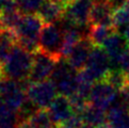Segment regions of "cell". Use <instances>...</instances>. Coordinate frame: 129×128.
Listing matches in <instances>:
<instances>
[{"label": "cell", "mask_w": 129, "mask_h": 128, "mask_svg": "<svg viewBox=\"0 0 129 128\" xmlns=\"http://www.w3.org/2000/svg\"><path fill=\"white\" fill-rule=\"evenodd\" d=\"M33 56L34 53L29 52L17 44L1 68L2 77L16 81H29Z\"/></svg>", "instance_id": "1"}, {"label": "cell", "mask_w": 129, "mask_h": 128, "mask_svg": "<svg viewBox=\"0 0 129 128\" xmlns=\"http://www.w3.org/2000/svg\"><path fill=\"white\" fill-rule=\"evenodd\" d=\"M45 22L38 14L22 15L19 24L17 25L14 33L17 44L31 53L39 50V40Z\"/></svg>", "instance_id": "2"}, {"label": "cell", "mask_w": 129, "mask_h": 128, "mask_svg": "<svg viewBox=\"0 0 129 128\" xmlns=\"http://www.w3.org/2000/svg\"><path fill=\"white\" fill-rule=\"evenodd\" d=\"M29 81H16L9 78H2L0 80V99L1 103L7 105L17 112L28 102L27 98V88Z\"/></svg>", "instance_id": "3"}, {"label": "cell", "mask_w": 129, "mask_h": 128, "mask_svg": "<svg viewBox=\"0 0 129 128\" xmlns=\"http://www.w3.org/2000/svg\"><path fill=\"white\" fill-rule=\"evenodd\" d=\"M78 73L79 72H76L73 67H71L67 61H64L63 59L57 63V66L51 76V81L56 85L60 95L70 98L77 93L79 86Z\"/></svg>", "instance_id": "4"}, {"label": "cell", "mask_w": 129, "mask_h": 128, "mask_svg": "<svg viewBox=\"0 0 129 128\" xmlns=\"http://www.w3.org/2000/svg\"><path fill=\"white\" fill-rule=\"evenodd\" d=\"M111 70V62L105 49L103 47H94L84 70L79 73L86 80L95 83L105 80Z\"/></svg>", "instance_id": "5"}, {"label": "cell", "mask_w": 129, "mask_h": 128, "mask_svg": "<svg viewBox=\"0 0 129 128\" xmlns=\"http://www.w3.org/2000/svg\"><path fill=\"white\" fill-rule=\"evenodd\" d=\"M39 49L60 61L63 59V30L56 24H45L40 34Z\"/></svg>", "instance_id": "6"}, {"label": "cell", "mask_w": 129, "mask_h": 128, "mask_svg": "<svg viewBox=\"0 0 129 128\" xmlns=\"http://www.w3.org/2000/svg\"><path fill=\"white\" fill-rule=\"evenodd\" d=\"M57 88L51 80L29 83L27 98L36 109H46L57 97Z\"/></svg>", "instance_id": "7"}, {"label": "cell", "mask_w": 129, "mask_h": 128, "mask_svg": "<svg viewBox=\"0 0 129 128\" xmlns=\"http://www.w3.org/2000/svg\"><path fill=\"white\" fill-rule=\"evenodd\" d=\"M118 91L108 81L101 80L95 82L89 96V104L94 107L108 111V109L116 102Z\"/></svg>", "instance_id": "8"}, {"label": "cell", "mask_w": 129, "mask_h": 128, "mask_svg": "<svg viewBox=\"0 0 129 128\" xmlns=\"http://www.w3.org/2000/svg\"><path fill=\"white\" fill-rule=\"evenodd\" d=\"M94 0H70L66 3L64 16L66 20L79 27L90 26V15Z\"/></svg>", "instance_id": "9"}, {"label": "cell", "mask_w": 129, "mask_h": 128, "mask_svg": "<svg viewBox=\"0 0 129 128\" xmlns=\"http://www.w3.org/2000/svg\"><path fill=\"white\" fill-rule=\"evenodd\" d=\"M58 62L59 61H57L56 59L39 49L33 56V64H32L29 76V82L33 83V82L49 80V78H51Z\"/></svg>", "instance_id": "10"}, {"label": "cell", "mask_w": 129, "mask_h": 128, "mask_svg": "<svg viewBox=\"0 0 129 128\" xmlns=\"http://www.w3.org/2000/svg\"><path fill=\"white\" fill-rule=\"evenodd\" d=\"M93 48H94V46H93V44L91 43L89 38L82 39L80 42L74 47L71 53L68 54V57L66 59L67 63L70 64L71 67H73L76 72H81L82 70H84Z\"/></svg>", "instance_id": "11"}, {"label": "cell", "mask_w": 129, "mask_h": 128, "mask_svg": "<svg viewBox=\"0 0 129 128\" xmlns=\"http://www.w3.org/2000/svg\"><path fill=\"white\" fill-rule=\"evenodd\" d=\"M103 48L107 52L108 57L110 59L112 70H119L118 68L119 59H121L122 54L125 52V50L128 48V45L126 43L125 39H124L123 34L118 31H115L107 40V42L105 43Z\"/></svg>", "instance_id": "12"}, {"label": "cell", "mask_w": 129, "mask_h": 128, "mask_svg": "<svg viewBox=\"0 0 129 128\" xmlns=\"http://www.w3.org/2000/svg\"><path fill=\"white\" fill-rule=\"evenodd\" d=\"M67 2L63 0H45L36 14L45 24H54L63 18Z\"/></svg>", "instance_id": "13"}, {"label": "cell", "mask_w": 129, "mask_h": 128, "mask_svg": "<svg viewBox=\"0 0 129 128\" xmlns=\"http://www.w3.org/2000/svg\"><path fill=\"white\" fill-rule=\"evenodd\" d=\"M47 111L50 117H51L52 122L54 123V125L57 126L75 113L73 110L70 98L63 95H59L54 98L51 105L47 108Z\"/></svg>", "instance_id": "14"}, {"label": "cell", "mask_w": 129, "mask_h": 128, "mask_svg": "<svg viewBox=\"0 0 129 128\" xmlns=\"http://www.w3.org/2000/svg\"><path fill=\"white\" fill-rule=\"evenodd\" d=\"M113 10L107 0H94L90 15V26H112Z\"/></svg>", "instance_id": "15"}, {"label": "cell", "mask_w": 129, "mask_h": 128, "mask_svg": "<svg viewBox=\"0 0 129 128\" xmlns=\"http://www.w3.org/2000/svg\"><path fill=\"white\" fill-rule=\"evenodd\" d=\"M107 125L110 128H129V111L117 99L107 111Z\"/></svg>", "instance_id": "16"}, {"label": "cell", "mask_w": 129, "mask_h": 128, "mask_svg": "<svg viewBox=\"0 0 129 128\" xmlns=\"http://www.w3.org/2000/svg\"><path fill=\"white\" fill-rule=\"evenodd\" d=\"M16 45L17 39L14 32L7 29H0V71Z\"/></svg>", "instance_id": "17"}, {"label": "cell", "mask_w": 129, "mask_h": 128, "mask_svg": "<svg viewBox=\"0 0 129 128\" xmlns=\"http://www.w3.org/2000/svg\"><path fill=\"white\" fill-rule=\"evenodd\" d=\"M84 124L91 125L95 128L107 125V111L94 107L92 105H87L85 109L80 114Z\"/></svg>", "instance_id": "18"}, {"label": "cell", "mask_w": 129, "mask_h": 128, "mask_svg": "<svg viewBox=\"0 0 129 128\" xmlns=\"http://www.w3.org/2000/svg\"><path fill=\"white\" fill-rule=\"evenodd\" d=\"M115 31L112 26H90L87 38L94 47H104L107 40Z\"/></svg>", "instance_id": "19"}, {"label": "cell", "mask_w": 129, "mask_h": 128, "mask_svg": "<svg viewBox=\"0 0 129 128\" xmlns=\"http://www.w3.org/2000/svg\"><path fill=\"white\" fill-rule=\"evenodd\" d=\"M19 122L17 111L0 103V128H18Z\"/></svg>", "instance_id": "20"}, {"label": "cell", "mask_w": 129, "mask_h": 128, "mask_svg": "<svg viewBox=\"0 0 129 128\" xmlns=\"http://www.w3.org/2000/svg\"><path fill=\"white\" fill-rule=\"evenodd\" d=\"M27 120L33 128H53L54 124L46 109H36Z\"/></svg>", "instance_id": "21"}, {"label": "cell", "mask_w": 129, "mask_h": 128, "mask_svg": "<svg viewBox=\"0 0 129 128\" xmlns=\"http://www.w3.org/2000/svg\"><path fill=\"white\" fill-rule=\"evenodd\" d=\"M44 1L45 0H16L18 9L24 15L38 13Z\"/></svg>", "instance_id": "22"}, {"label": "cell", "mask_w": 129, "mask_h": 128, "mask_svg": "<svg viewBox=\"0 0 129 128\" xmlns=\"http://www.w3.org/2000/svg\"><path fill=\"white\" fill-rule=\"evenodd\" d=\"M82 124H83V120H82L81 115L74 113L72 116H70L67 120H65L57 127L58 128H80Z\"/></svg>", "instance_id": "23"}, {"label": "cell", "mask_w": 129, "mask_h": 128, "mask_svg": "<svg viewBox=\"0 0 129 128\" xmlns=\"http://www.w3.org/2000/svg\"><path fill=\"white\" fill-rule=\"evenodd\" d=\"M117 102L121 104L127 111H129V80L127 83L118 91Z\"/></svg>", "instance_id": "24"}, {"label": "cell", "mask_w": 129, "mask_h": 128, "mask_svg": "<svg viewBox=\"0 0 129 128\" xmlns=\"http://www.w3.org/2000/svg\"><path fill=\"white\" fill-rule=\"evenodd\" d=\"M118 68L128 77L129 80V47L125 50V52L122 54L121 59H119Z\"/></svg>", "instance_id": "25"}, {"label": "cell", "mask_w": 129, "mask_h": 128, "mask_svg": "<svg viewBox=\"0 0 129 128\" xmlns=\"http://www.w3.org/2000/svg\"><path fill=\"white\" fill-rule=\"evenodd\" d=\"M121 33L123 34V36H124V39H125V41H126V43H127V45H128V47H129V25L126 27L125 29H123L122 31H121Z\"/></svg>", "instance_id": "26"}, {"label": "cell", "mask_w": 129, "mask_h": 128, "mask_svg": "<svg viewBox=\"0 0 129 128\" xmlns=\"http://www.w3.org/2000/svg\"><path fill=\"white\" fill-rule=\"evenodd\" d=\"M18 128H33V127H32V125L30 124V122L28 120H21L19 122Z\"/></svg>", "instance_id": "27"}, {"label": "cell", "mask_w": 129, "mask_h": 128, "mask_svg": "<svg viewBox=\"0 0 129 128\" xmlns=\"http://www.w3.org/2000/svg\"><path fill=\"white\" fill-rule=\"evenodd\" d=\"M123 8L125 9V10H126V11L129 13V0H126V1H125V3L123 4Z\"/></svg>", "instance_id": "28"}, {"label": "cell", "mask_w": 129, "mask_h": 128, "mask_svg": "<svg viewBox=\"0 0 129 128\" xmlns=\"http://www.w3.org/2000/svg\"><path fill=\"white\" fill-rule=\"evenodd\" d=\"M80 128H95V127H93V126H91V125H87V124H82V126L80 127Z\"/></svg>", "instance_id": "29"}, {"label": "cell", "mask_w": 129, "mask_h": 128, "mask_svg": "<svg viewBox=\"0 0 129 128\" xmlns=\"http://www.w3.org/2000/svg\"><path fill=\"white\" fill-rule=\"evenodd\" d=\"M4 1H6V0H0V11L2 10V7H3V4H4Z\"/></svg>", "instance_id": "30"}, {"label": "cell", "mask_w": 129, "mask_h": 128, "mask_svg": "<svg viewBox=\"0 0 129 128\" xmlns=\"http://www.w3.org/2000/svg\"><path fill=\"white\" fill-rule=\"evenodd\" d=\"M98 128H110L108 125H104V126H101V127H98Z\"/></svg>", "instance_id": "31"}, {"label": "cell", "mask_w": 129, "mask_h": 128, "mask_svg": "<svg viewBox=\"0 0 129 128\" xmlns=\"http://www.w3.org/2000/svg\"><path fill=\"white\" fill-rule=\"evenodd\" d=\"M68 1H70V0H68Z\"/></svg>", "instance_id": "32"}]
</instances>
